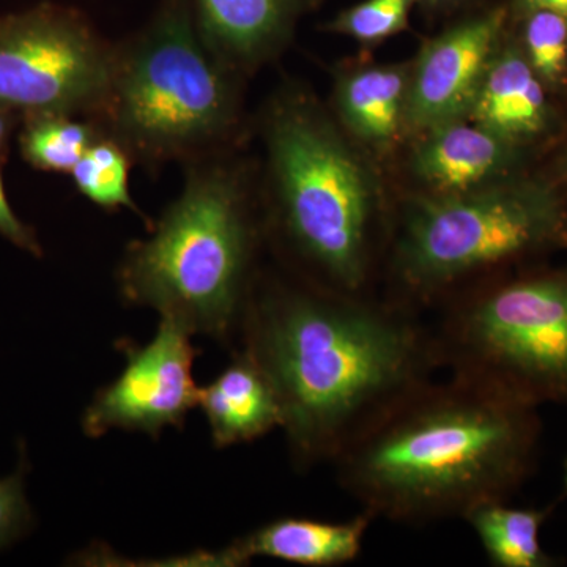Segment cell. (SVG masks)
<instances>
[{
  "label": "cell",
  "mask_w": 567,
  "mask_h": 567,
  "mask_svg": "<svg viewBox=\"0 0 567 567\" xmlns=\"http://www.w3.org/2000/svg\"><path fill=\"white\" fill-rule=\"evenodd\" d=\"M509 10L496 7L429 40L410 63L406 132L417 134L468 115L473 100L505 40Z\"/></svg>",
  "instance_id": "10"
},
{
  "label": "cell",
  "mask_w": 567,
  "mask_h": 567,
  "mask_svg": "<svg viewBox=\"0 0 567 567\" xmlns=\"http://www.w3.org/2000/svg\"><path fill=\"white\" fill-rule=\"evenodd\" d=\"M410 63L347 70L336 80L334 106L350 137L374 152L390 151L406 132Z\"/></svg>",
  "instance_id": "15"
},
{
  "label": "cell",
  "mask_w": 567,
  "mask_h": 567,
  "mask_svg": "<svg viewBox=\"0 0 567 567\" xmlns=\"http://www.w3.org/2000/svg\"><path fill=\"white\" fill-rule=\"evenodd\" d=\"M244 80L205 41L193 0H162L140 31L115 43L106 96L89 121L134 166H188L237 147Z\"/></svg>",
  "instance_id": "3"
},
{
  "label": "cell",
  "mask_w": 567,
  "mask_h": 567,
  "mask_svg": "<svg viewBox=\"0 0 567 567\" xmlns=\"http://www.w3.org/2000/svg\"><path fill=\"white\" fill-rule=\"evenodd\" d=\"M133 166L132 156L125 148L102 134L84 153L70 175L78 193L89 203L106 212L128 208L140 216L147 229H151L152 219H148L140 205L134 203L130 189V171Z\"/></svg>",
  "instance_id": "19"
},
{
  "label": "cell",
  "mask_w": 567,
  "mask_h": 567,
  "mask_svg": "<svg viewBox=\"0 0 567 567\" xmlns=\"http://www.w3.org/2000/svg\"><path fill=\"white\" fill-rule=\"evenodd\" d=\"M565 494L567 495V461L565 464Z\"/></svg>",
  "instance_id": "28"
},
{
  "label": "cell",
  "mask_w": 567,
  "mask_h": 567,
  "mask_svg": "<svg viewBox=\"0 0 567 567\" xmlns=\"http://www.w3.org/2000/svg\"><path fill=\"white\" fill-rule=\"evenodd\" d=\"M548 92L517 40L505 37L488 63L466 117L525 148L547 136L557 122Z\"/></svg>",
  "instance_id": "13"
},
{
  "label": "cell",
  "mask_w": 567,
  "mask_h": 567,
  "mask_svg": "<svg viewBox=\"0 0 567 567\" xmlns=\"http://www.w3.org/2000/svg\"><path fill=\"white\" fill-rule=\"evenodd\" d=\"M416 2L424 3V6L429 7H445V6H456L461 0H416Z\"/></svg>",
  "instance_id": "26"
},
{
  "label": "cell",
  "mask_w": 567,
  "mask_h": 567,
  "mask_svg": "<svg viewBox=\"0 0 567 567\" xmlns=\"http://www.w3.org/2000/svg\"><path fill=\"white\" fill-rule=\"evenodd\" d=\"M364 513L349 522H320L309 518H279L233 546L208 554L204 566H241L254 557H267L311 567L341 566L352 563L363 550L365 533L372 520Z\"/></svg>",
  "instance_id": "14"
},
{
  "label": "cell",
  "mask_w": 567,
  "mask_h": 567,
  "mask_svg": "<svg viewBox=\"0 0 567 567\" xmlns=\"http://www.w3.org/2000/svg\"><path fill=\"white\" fill-rule=\"evenodd\" d=\"M192 331L173 319L159 322L147 346L123 339L117 347L126 357L121 375L100 388L82 415V429L91 439L112 431H137L158 439L166 427H183L199 405L200 388L193 365L199 350Z\"/></svg>",
  "instance_id": "9"
},
{
  "label": "cell",
  "mask_w": 567,
  "mask_h": 567,
  "mask_svg": "<svg viewBox=\"0 0 567 567\" xmlns=\"http://www.w3.org/2000/svg\"><path fill=\"white\" fill-rule=\"evenodd\" d=\"M0 235L22 251L31 252L35 257L43 256V248H41L35 230L22 221L20 216L14 213L9 199H7L6 188H3L2 164H0Z\"/></svg>",
  "instance_id": "23"
},
{
  "label": "cell",
  "mask_w": 567,
  "mask_h": 567,
  "mask_svg": "<svg viewBox=\"0 0 567 567\" xmlns=\"http://www.w3.org/2000/svg\"><path fill=\"white\" fill-rule=\"evenodd\" d=\"M115 43L84 11L41 2L0 14V111L91 118L106 96Z\"/></svg>",
  "instance_id": "8"
},
{
  "label": "cell",
  "mask_w": 567,
  "mask_h": 567,
  "mask_svg": "<svg viewBox=\"0 0 567 567\" xmlns=\"http://www.w3.org/2000/svg\"><path fill=\"white\" fill-rule=\"evenodd\" d=\"M199 405L210 425L213 445L219 450L254 442L281 427V406L274 386L246 350L200 388Z\"/></svg>",
  "instance_id": "16"
},
{
  "label": "cell",
  "mask_w": 567,
  "mask_h": 567,
  "mask_svg": "<svg viewBox=\"0 0 567 567\" xmlns=\"http://www.w3.org/2000/svg\"><path fill=\"white\" fill-rule=\"evenodd\" d=\"M213 51L246 78L290 43L312 0H193Z\"/></svg>",
  "instance_id": "12"
},
{
  "label": "cell",
  "mask_w": 567,
  "mask_h": 567,
  "mask_svg": "<svg viewBox=\"0 0 567 567\" xmlns=\"http://www.w3.org/2000/svg\"><path fill=\"white\" fill-rule=\"evenodd\" d=\"M514 18L520 24L517 43L529 65L548 91H558L567 82L566 18L548 10H529Z\"/></svg>",
  "instance_id": "20"
},
{
  "label": "cell",
  "mask_w": 567,
  "mask_h": 567,
  "mask_svg": "<svg viewBox=\"0 0 567 567\" xmlns=\"http://www.w3.org/2000/svg\"><path fill=\"white\" fill-rule=\"evenodd\" d=\"M20 123L17 115L0 111V164H3L9 155L11 134L14 130L20 128Z\"/></svg>",
  "instance_id": "25"
},
{
  "label": "cell",
  "mask_w": 567,
  "mask_h": 567,
  "mask_svg": "<svg viewBox=\"0 0 567 567\" xmlns=\"http://www.w3.org/2000/svg\"><path fill=\"white\" fill-rule=\"evenodd\" d=\"M537 405L454 371L417 383L377 413L334 457L342 486L372 517L402 524L464 518L506 502L533 473Z\"/></svg>",
  "instance_id": "1"
},
{
  "label": "cell",
  "mask_w": 567,
  "mask_h": 567,
  "mask_svg": "<svg viewBox=\"0 0 567 567\" xmlns=\"http://www.w3.org/2000/svg\"><path fill=\"white\" fill-rule=\"evenodd\" d=\"M567 208L555 185L511 177L472 192L417 194L395 244V271L429 300L466 276L539 251L565 238Z\"/></svg>",
  "instance_id": "6"
},
{
  "label": "cell",
  "mask_w": 567,
  "mask_h": 567,
  "mask_svg": "<svg viewBox=\"0 0 567 567\" xmlns=\"http://www.w3.org/2000/svg\"><path fill=\"white\" fill-rule=\"evenodd\" d=\"M183 167L181 194L151 237L126 246L115 281L125 303L229 342L251 297L257 226L248 175L234 152Z\"/></svg>",
  "instance_id": "4"
},
{
  "label": "cell",
  "mask_w": 567,
  "mask_h": 567,
  "mask_svg": "<svg viewBox=\"0 0 567 567\" xmlns=\"http://www.w3.org/2000/svg\"><path fill=\"white\" fill-rule=\"evenodd\" d=\"M262 130L275 224L284 240L328 290L360 293L377 208L363 158L315 96L297 85L268 103Z\"/></svg>",
  "instance_id": "5"
},
{
  "label": "cell",
  "mask_w": 567,
  "mask_h": 567,
  "mask_svg": "<svg viewBox=\"0 0 567 567\" xmlns=\"http://www.w3.org/2000/svg\"><path fill=\"white\" fill-rule=\"evenodd\" d=\"M529 10H548L561 14L567 20V0H513L511 3V17L525 13Z\"/></svg>",
  "instance_id": "24"
},
{
  "label": "cell",
  "mask_w": 567,
  "mask_h": 567,
  "mask_svg": "<svg viewBox=\"0 0 567 567\" xmlns=\"http://www.w3.org/2000/svg\"><path fill=\"white\" fill-rule=\"evenodd\" d=\"M102 136L95 123L80 115L43 114L22 118L18 144L33 169L71 174L89 147Z\"/></svg>",
  "instance_id": "18"
},
{
  "label": "cell",
  "mask_w": 567,
  "mask_h": 567,
  "mask_svg": "<svg viewBox=\"0 0 567 567\" xmlns=\"http://www.w3.org/2000/svg\"><path fill=\"white\" fill-rule=\"evenodd\" d=\"M551 507L520 509L506 502H491L475 507L464 517L475 529L492 565L498 567H554L558 559L540 546V528Z\"/></svg>",
  "instance_id": "17"
},
{
  "label": "cell",
  "mask_w": 567,
  "mask_h": 567,
  "mask_svg": "<svg viewBox=\"0 0 567 567\" xmlns=\"http://www.w3.org/2000/svg\"><path fill=\"white\" fill-rule=\"evenodd\" d=\"M241 324L301 465L334 461L377 413L424 382L439 350L402 312L328 289L249 297Z\"/></svg>",
  "instance_id": "2"
},
{
  "label": "cell",
  "mask_w": 567,
  "mask_h": 567,
  "mask_svg": "<svg viewBox=\"0 0 567 567\" xmlns=\"http://www.w3.org/2000/svg\"><path fill=\"white\" fill-rule=\"evenodd\" d=\"M28 462L21 458L13 475L0 477V550L20 539L32 524V511L25 496Z\"/></svg>",
  "instance_id": "22"
},
{
  "label": "cell",
  "mask_w": 567,
  "mask_h": 567,
  "mask_svg": "<svg viewBox=\"0 0 567 567\" xmlns=\"http://www.w3.org/2000/svg\"><path fill=\"white\" fill-rule=\"evenodd\" d=\"M443 357L532 402L567 405V271L525 276L466 301L447 319Z\"/></svg>",
  "instance_id": "7"
},
{
  "label": "cell",
  "mask_w": 567,
  "mask_h": 567,
  "mask_svg": "<svg viewBox=\"0 0 567 567\" xmlns=\"http://www.w3.org/2000/svg\"><path fill=\"white\" fill-rule=\"evenodd\" d=\"M416 0H363L328 24V29L363 44H379L405 31Z\"/></svg>",
  "instance_id": "21"
},
{
  "label": "cell",
  "mask_w": 567,
  "mask_h": 567,
  "mask_svg": "<svg viewBox=\"0 0 567 567\" xmlns=\"http://www.w3.org/2000/svg\"><path fill=\"white\" fill-rule=\"evenodd\" d=\"M561 169L563 174H565L567 177V152L565 153V156H563Z\"/></svg>",
  "instance_id": "27"
},
{
  "label": "cell",
  "mask_w": 567,
  "mask_h": 567,
  "mask_svg": "<svg viewBox=\"0 0 567 567\" xmlns=\"http://www.w3.org/2000/svg\"><path fill=\"white\" fill-rule=\"evenodd\" d=\"M524 151L468 117L454 118L420 133L410 171L423 194L472 192L516 177Z\"/></svg>",
  "instance_id": "11"
}]
</instances>
